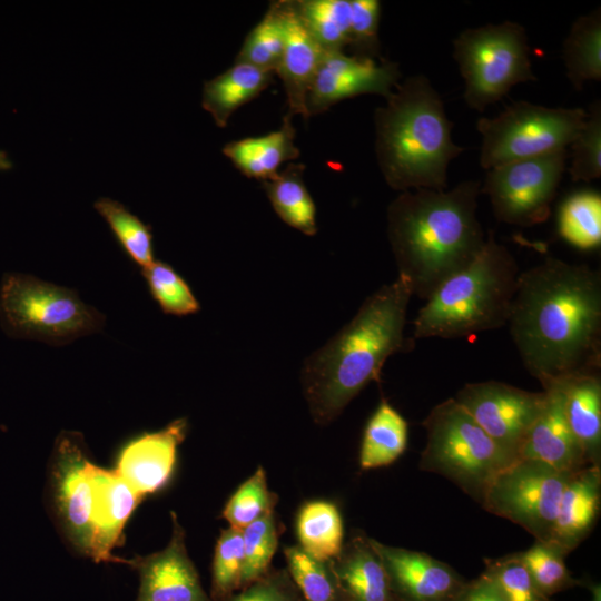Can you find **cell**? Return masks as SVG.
Wrapping results in <instances>:
<instances>
[{
	"instance_id": "cell-1",
	"label": "cell",
	"mask_w": 601,
	"mask_h": 601,
	"mask_svg": "<svg viewBox=\"0 0 601 601\" xmlns=\"http://www.w3.org/2000/svg\"><path fill=\"white\" fill-rule=\"evenodd\" d=\"M506 325L542 388L600 372V272L554 257L521 272Z\"/></svg>"
},
{
	"instance_id": "cell-2",
	"label": "cell",
	"mask_w": 601,
	"mask_h": 601,
	"mask_svg": "<svg viewBox=\"0 0 601 601\" xmlns=\"http://www.w3.org/2000/svg\"><path fill=\"white\" fill-rule=\"evenodd\" d=\"M410 282L402 275L370 295L355 316L304 362L300 380L318 425L333 422L372 381H380L390 356L411 351L404 336Z\"/></svg>"
},
{
	"instance_id": "cell-3",
	"label": "cell",
	"mask_w": 601,
	"mask_h": 601,
	"mask_svg": "<svg viewBox=\"0 0 601 601\" xmlns=\"http://www.w3.org/2000/svg\"><path fill=\"white\" fill-rule=\"evenodd\" d=\"M477 180L451 190L402 191L387 208V236L398 275L426 299L482 250L486 235L477 219Z\"/></svg>"
},
{
	"instance_id": "cell-4",
	"label": "cell",
	"mask_w": 601,
	"mask_h": 601,
	"mask_svg": "<svg viewBox=\"0 0 601 601\" xmlns=\"http://www.w3.org/2000/svg\"><path fill=\"white\" fill-rule=\"evenodd\" d=\"M374 112L375 154L386 184L400 193L445 190L450 162L464 151L427 77H407Z\"/></svg>"
},
{
	"instance_id": "cell-5",
	"label": "cell",
	"mask_w": 601,
	"mask_h": 601,
	"mask_svg": "<svg viewBox=\"0 0 601 601\" xmlns=\"http://www.w3.org/2000/svg\"><path fill=\"white\" fill-rule=\"evenodd\" d=\"M520 273L512 253L489 231L480 254L425 299L414 338H462L506 325Z\"/></svg>"
},
{
	"instance_id": "cell-6",
	"label": "cell",
	"mask_w": 601,
	"mask_h": 601,
	"mask_svg": "<svg viewBox=\"0 0 601 601\" xmlns=\"http://www.w3.org/2000/svg\"><path fill=\"white\" fill-rule=\"evenodd\" d=\"M422 425L420 470L445 477L479 504L495 476L515 462L454 397L435 405Z\"/></svg>"
},
{
	"instance_id": "cell-7",
	"label": "cell",
	"mask_w": 601,
	"mask_h": 601,
	"mask_svg": "<svg viewBox=\"0 0 601 601\" xmlns=\"http://www.w3.org/2000/svg\"><path fill=\"white\" fill-rule=\"evenodd\" d=\"M0 316L16 337L68 344L101 331L104 315L72 289L26 274H7L0 289Z\"/></svg>"
},
{
	"instance_id": "cell-8",
	"label": "cell",
	"mask_w": 601,
	"mask_h": 601,
	"mask_svg": "<svg viewBox=\"0 0 601 601\" xmlns=\"http://www.w3.org/2000/svg\"><path fill=\"white\" fill-rule=\"evenodd\" d=\"M453 57L465 82L463 98L480 112L513 86L536 79L525 29L516 22L462 31L453 41Z\"/></svg>"
},
{
	"instance_id": "cell-9",
	"label": "cell",
	"mask_w": 601,
	"mask_h": 601,
	"mask_svg": "<svg viewBox=\"0 0 601 601\" xmlns=\"http://www.w3.org/2000/svg\"><path fill=\"white\" fill-rule=\"evenodd\" d=\"M583 108H551L514 101L493 118L482 117L480 165L483 169L566 149L583 127Z\"/></svg>"
},
{
	"instance_id": "cell-10",
	"label": "cell",
	"mask_w": 601,
	"mask_h": 601,
	"mask_svg": "<svg viewBox=\"0 0 601 601\" xmlns=\"http://www.w3.org/2000/svg\"><path fill=\"white\" fill-rule=\"evenodd\" d=\"M572 472L536 460H518L502 470L486 489L480 505L549 541L560 499Z\"/></svg>"
},
{
	"instance_id": "cell-11",
	"label": "cell",
	"mask_w": 601,
	"mask_h": 601,
	"mask_svg": "<svg viewBox=\"0 0 601 601\" xmlns=\"http://www.w3.org/2000/svg\"><path fill=\"white\" fill-rule=\"evenodd\" d=\"M568 149L511 161L487 170L481 193L499 221L531 227L544 223L566 169Z\"/></svg>"
},
{
	"instance_id": "cell-12",
	"label": "cell",
	"mask_w": 601,
	"mask_h": 601,
	"mask_svg": "<svg viewBox=\"0 0 601 601\" xmlns=\"http://www.w3.org/2000/svg\"><path fill=\"white\" fill-rule=\"evenodd\" d=\"M545 392H531L503 382L465 384L455 401L483 431L513 460L544 403Z\"/></svg>"
},
{
	"instance_id": "cell-13",
	"label": "cell",
	"mask_w": 601,
	"mask_h": 601,
	"mask_svg": "<svg viewBox=\"0 0 601 601\" xmlns=\"http://www.w3.org/2000/svg\"><path fill=\"white\" fill-rule=\"evenodd\" d=\"M95 469L80 434L65 432L59 435L52 465L55 503L67 538L88 556L93 538Z\"/></svg>"
},
{
	"instance_id": "cell-14",
	"label": "cell",
	"mask_w": 601,
	"mask_h": 601,
	"mask_svg": "<svg viewBox=\"0 0 601 601\" xmlns=\"http://www.w3.org/2000/svg\"><path fill=\"white\" fill-rule=\"evenodd\" d=\"M400 79L401 70L396 62H377L375 59L348 56L344 51H325L308 93V116L361 95L387 98Z\"/></svg>"
},
{
	"instance_id": "cell-15",
	"label": "cell",
	"mask_w": 601,
	"mask_h": 601,
	"mask_svg": "<svg viewBox=\"0 0 601 601\" xmlns=\"http://www.w3.org/2000/svg\"><path fill=\"white\" fill-rule=\"evenodd\" d=\"M397 601H451L466 581L454 568L427 553L370 538Z\"/></svg>"
},
{
	"instance_id": "cell-16",
	"label": "cell",
	"mask_w": 601,
	"mask_h": 601,
	"mask_svg": "<svg viewBox=\"0 0 601 601\" xmlns=\"http://www.w3.org/2000/svg\"><path fill=\"white\" fill-rule=\"evenodd\" d=\"M171 520V538L164 550L129 560L128 565L139 574L135 601H211L187 553L185 532L175 513Z\"/></svg>"
},
{
	"instance_id": "cell-17",
	"label": "cell",
	"mask_w": 601,
	"mask_h": 601,
	"mask_svg": "<svg viewBox=\"0 0 601 601\" xmlns=\"http://www.w3.org/2000/svg\"><path fill=\"white\" fill-rule=\"evenodd\" d=\"M186 433V418H178L160 431L142 434L122 449L115 471L141 499L159 491L173 474L177 447Z\"/></svg>"
},
{
	"instance_id": "cell-18",
	"label": "cell",
	"mask_w": 601,
	"mask_h": 601,
	"mask_svg": "<svg viewBox=\"0 0 601 601\" xmlns=\"http://www.w3.org/2000/svg\"><path fill=\"white\" fill-rule=\"evenodd\" d=\"M543 391L544 406L529 430L518 460H536L558 471L574 472L588 464L565 416L563 388L555 383Z\"/></svg>"
},
{
	"instance_id": "cell-19",
	"label": "cell",
	"mask_w": 601,
	"mask_h": 601,
	"mask_svg": "<svg viewBox=\"0 0 601 601\" xmlns=\"http://www.w3.org/2000/svg\"><path fill=\"white\" fill-rule=\"evenodd\" d=\"M285 22V46L276 69L288 105L287 115L307 119L308 93L324 55L299 18L294 1H282Z\"/></svg>"
},
{
	"instance_id": "cell-20",
	"label": "cell",
	"mask_w": 601,
	"mask_h": 601,
	"mask_svg": "<svg viewBox=\"0 0 601 601\" xmlns=\"http://www.w3.org/2000/svg\"><path fill=\"white\" fill-rule=\"evenodd\" d=\"M601 509V466L588 464L571 473L562 492L550 542L566 554L594 529Z\"/></svg>"
},
{
	"instance_id": "cell-21",
	"label": "cell",
	"mask_w": 601,
	"mask_h": 601,
	"mask_svg": "<svg viewBox=\"0 0 601 601\" xmlns=\"http://www.w3.org/2000/svg\"><path fill=\"white\" fill-rule=\"evenodd\" d=\"M96 505L93 514V538L90 558L97 562H120L111 550L119 544L122 529L141 500L135 490L114 470L96 465Z\"/></svg>"
},
{
	"instance_id": "cell-22",
	"label": "cell",
	"mask_w": 601,
	"mask_h": 601,
	"mask_svg": "<svg viewBox=\"0 0 601 601\" xmlns=\"http://www.w3.org/2000/svg\"><path fill=\"white\" fill-rule=\"evenodd\" d=\"M333 561L347 601H397L364 532H353Z\"/></svg>"
},
{
	"instance_id": "cell-23",
	"label": "cell",
	"mask_w": 601,
	"mask_h": 601,
	"mask_svg": "<svg viewBox=\"0 0 601 601\" xmlns=\"http://www.w3.org/2000/svg\"><path fill=\"white\" fill-rule=\"evenodd\" d=\"M564 410L569 426L587 464L601 466L600 372L582 373L563 381Z\"/></svg>"
},
{
	"instance_id": "cell-24",
	"label": "cell",
	"mask_w": 601,
	"mask_h": 601,
	"mask_svg": "<svg viewBox=\"0 0 601 601\" xmlns=\"http://www.w3.org/2000/svg\"><path fill=\"white\" fill-rule=\"evenodd\" d=\"M292 118L286 114L280 128L267 135L226 144L224 155L249 178L264 181L274 177L284 162L299 156Z\"/></svg>"
},
{
	"instance_id": "cell-25",
	"label": "cell",
	"mask_w": 601,
	"mask_h": 601,
	"mask_svg": "<svg viewBox=\"0 0 601 601\" xmlns=\"http://www.w3.org/2000/svg\"><path fill=\"white\" fill-rule=\"evenodd\" d=\"M274 76L272 70L235 62L223 73L204 82L201 106L211 115L215 124L224 128L239 107L272 83Z\"/></svg>"
},
{
	"instance_id": "cell-26",
	"label": "cell",
	"mask_w": 601,
	"mask_h": 601,
	"mask_svg": "<svg viewBox=\"0 0 601 601\" xmlns=\"http://www.w3.org/2000/svg\"><path fill=\"white\" fill-rule=\"evenodd\" d=\"M305 166L288 164L263 187L275 213L288 226L313 236L317 231L316 207L303 180Z\"/></svg>"
},
{
	"instance_id": "cell-27",
	"label": "cell",
	"mask_w": 601,
	"mask_h": 601,
	"mask_svg": "<svg viewBox=\"0 0 601 601\" xmlns=\"http://www.w3.org/2000/svg\"><path fill=\"white\" fill-rule=\"evenodd\" d=\"M407 440V422L382 398L364 428L359 450L361 467L371 470L394 463L404 453Z\"/></svg>"
},
{
	"instance_id": "cell-28",
	"label": "cell",
	"mask_w": 601,
	"mask_h": 601,
	"mask_svg": "<svg viewBox=\"0 0 601 601\" xmlns=\"http://www.w3.org/2000/svg\"><path fill=\"white\" fill-rule=\"evenodd\" d=\"M566 77L577 90L587 81L601 79L600 9L579 17L571 26L562 47Z\"/></svg>"
},
{
	"instance_id": "cell-29",
	"label": "cell",
	"mask_w": 601,
	"mask_h": 601,
	"mask_svg": "<svg viewBox=\"0 0 601 601\" xmlns=\"http://www.w3.org/2000/svg\"><path fill=\"white\" fill-rule=\"evenodd\" d=\"M298 546L319 560H334L344 544L343 520L338 508L328 501H309L296 518Z\"/></svg>"
},
{
	"instance_id": "cell-30",
	"label": "cell",
	"mask_w": 601,
	"mask_h": 601,
	"mask_svg": "<svg viewBox=\"0 0 601 601\" xmlns=\"http://www.w3.org/2000/svg\"><path fill=\"white\" fill-rule=\"evenodd\" d=\"M287 571L304 601H347L333 560H319L298 545L286 546Z\"/></svg>"
},
{
	"instance_id": "cell-31",
	"label": "cell",
	"mask_w": 601,
	"mask_h": 601,
	"mask_svg": "<svg viewBox=\"0 0 601 601\" xmlns=\"http://www.w3.org/2000/svg\"><path fill=\"white\" fill-rule=\"evenodd\" d=\"M294 4L324 51H343L349 45L351 0H298Z\"/></svg>"
},
{
	"instance_id": "cell-32",
	"label": "cell",
	"mask_w": 601,
	"mask_h": 601,
	"mask_svg": "<svg viewBox=\"0 0 601 601\" xmlns=\"http://www.w3.org/2000/svg\"><path fill=\"white\" fill-rule=\"evenodd\" d=\"M558 228L562 238L580 249L601 243V197L591 190L574 193L560 207Z\"/></svg>"
},
{
	"instance_id": "cell-33",
	"label": "cell",
	"mask_w": 601,
	"mask_h": 601,
	"mask_svg": "<svg viewBox=\"0 0 601 601\" xmlns=\"http://www.w3.org/2000/svg\"><path fill=\"white\" fill-rule=\"evenodd\" d=\"M284 46L285 22L282 1H276L247 35L235 62L276 72Z\"/></svg>"
},
{
	"instance_id": "cell-34",
	"label": "cell",
	"mask_w": 601,
	"mask_h": 601,
	"mask_svg": "<svg viewBox=\"0 0 601 601\" xmlns=\"http://www.w3.org/2000/svg\"><path fill=\"white\" fill-rule=\"evenodd\" d=\"M93 206L135 263L144 268L155 260L152 234L149 225L141 221L117 200L102 197L96 200Z\"/></svg>"
},
{
	"instance_id": "cell-35",
	"label": "cell",
	"mask_w": 601,
	"mask_h": 601,
	"mask_svg": "<svg viewBox=\"0 0 601 601\" xmlns=\"http://www.w3.org/2000/svg\"><path fill=\"white\" fill-rule=\"evenodd\" d=\"M539 590L548 598L581 585L565 564L566 553L550 541L535 540L524 551L515 552Z\"/></svg>"
},
{
	"instance_id": "cell-36",
	"label": "cell",
	"mask_w": 601,
	"mask_h": 601,
	"mask_svg": "<svg viewBox=\"0 0 601 601\" xmlns=\"http://www.w3.org/2000/svg\"><path fill=\"white\" fill-rule=\"evenodd\" d=\"M244 562L242 529L221 530L211 565V601H220L243 588Z\"/></svg>"
},
{
	"instance_id": "cell-37",
	"label": "cell",
	"mask_w": 601,
	"mask_h": 601,
	"mask_svg": "<svg viewBox=\"0 0 601 601\" xmlns=\"http://www.w3.org/2000/svg\"><path fill=\"white\" fill-rule=\"evenodd\" d=\"M277 502L278 495L268 489L265 470L258 466L229 497L223 510V516L230 526L244 529L273 513Z\"/></svg>"
},
{
	"instance_id": "cell-38",
	"label": "cell",
	"mask_w": 601,
	"mask_h": 601,
	"mask_svg": "<svg viewBox=\"0 0 601 601\" xmlns=\"http://www.w3.org/2000/svg\"><path fill=\"white\" fill-rule=\"evenodd\" d=\"M279 533L275 512L242 529L245 559L243 588L269 571L278 546Z\"/></svg>"
},
{
	"instance_id": "cell-39",
	"label": "cell",
	"mask_w": 601,
	"mask_h": 601,
	"mask_svg": "<svg viewBox=\"0 0 601 601\" xmlns=\"http://www.w3.org/2000/svg\"><path fill=\"white\" fill-rule=\"evenodd\" d=\"M142 274L152 297L165 313L184 316L199 311V303L187 283L167 263L154 260L142 268Z\"/></svg>"
},
{
	"instance_id": "cell-40",
	"label": "cell",
	"mask_w": 601,
	"mask_h": 601,
	"mask_svg": "<svg viewBox=\"0 0 601 601\" xmlns=\"http://www.w3.org/2000/svg\"><path fill=\"white\" fill-rule=\"evenodd\" d=\"M569 173L573 181L598 179L601 176V105L595 101L585 122L571 142Z\"/></svg>"
},
{
	"instance_id": "cell-41",
	"label": "cell",
	"mask_w": 601,
	"mask_h": 601,
	"mask_svg": "<svg viewBox=\"0 0 601 601\" xmlns=\"http://www.w3.org/2000/svg\"><path fill=\"white\" fill-rule=\"evenodd\" d=\"M506 601H551L536 587L515 552L500 558H485L484 571Z\"/></svg>"
},
{
	"instance_id": "cell-42",
	"label": "cell",
	"mask_w": 601,
	"mask_h": 601,
	"mask_svg": "<svg viewBox=\"0 0 601 601\" xmlns=\"http://www.w3.org/2000/svg\"><path fill=\"white\" fill-rule=\"evenodd\" d=\"M381 2L351 0L349 45L353 56L375 59L380 56L378 26Z\"/></svg>"
},
{
	"instance_id": "cell-43",
	"label": "cell",
	"mask_w": 601,
	"mask_h": 601,
	"mask_svg": "<svg viewBox=\"0 0 601 601\" xmlns=\"http://www.w3.org/2000/svg\"><path fill=\"white\" fill-rule=\"evenodd\" d=\"M220 601H304L287 569H269L263 577Z\"/></svg>"
},
{
	"instance_id": "cell-44",
	"label": "cell",
	"mask_w": 601,
	"mask_h": 601,
	"mask_svg": "<svg viewBox=\"0 0 601 601\" xmlns=\"http://www.w3.org/2000/svg\"><path fill=\"white\" fill-rule=\"evenodd\" d=\"M451 601H506L493 582L483 572L477 578L465 581Z\"/></svg>"
},
{
	"instance_id": "cell-45",
	"label": "cell",
	"mask_w": 601,
	"mask_h": 601,
	"mask_svg": "<svg viewBox=\"0 0 601 601\" xmlns=\"http://www.w3.org/2000/svg\"><path fill=\"white\" fill-rule=\"evenodd\" d=\"M581 585L590 590V601H601V587L600 583L593 581L581 580Z\"/></svg>"
}]
</instances>
